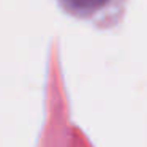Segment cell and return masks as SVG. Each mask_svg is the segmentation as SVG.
I'll return each mask as SVG.
<instances>
[{
	"mask_svg": "<svg viewBox=\"0 0 147 147\" xmlns=\"http://www.w3.org/2000/svg\"><path fill=\"white\" fill-rule=\"evenodd\" d=\"M92 2H101V0H81V3H92Z\"/></svg>",
	"mask_w": 147,
	"mask_h": 147,
	"instance_id": "cell-1",
	"label": "cell"
}]
</instances>
